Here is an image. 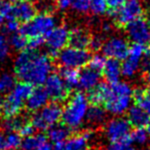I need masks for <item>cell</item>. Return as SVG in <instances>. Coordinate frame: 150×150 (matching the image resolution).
<instances>
[{
    "instance_id": "ee69618b",
    "label": "cell",
    "mask_w": 150,
    "mask_h": 150,
    "mask_svg": "<svg viewBox=\"0 0 150 150\" xmlns=\"http://www.w3.org/2000/svg\"><path fill=\"white\" fill-rule=\"evenodd\" d=\"M142 68L145 71H147V72L150 71V50H146L145 54H144L143 62H142Z\"/></svg>"
},
{
    "instance_id": "60d3db41",
    "label": "cell",
    "mask_w": 150,
    "mask_h": 150,
    "mask_svg": "<svg viewBox=\"0 0 150 150\" xmlns=\"http://www.w3.org/2000/svg\"><path fill=\"white\" fill-rule=\"evenodd\" d=\"M103 45V41L102 38L99 37V36H95V37H92V40H91V44H90V48L93 50H99L102 48Z\"/></svg>"
},
{
    "instance_id": "4dcf8cb0",
    "label": "cell",
    "mask_w": 150,
    "mask_h": 150,
    "mask_svg": "<svg viewBox=\"0 0 150 150\" xmlns=\"http://www.w3.org/2000/svg\"><path fill=\"white\" fill-rule=\"evenodd\" d=\"M148 135L147 131L144 127H136L135 129L131 131L129 133V141L132 144L142 146L148 142Z\"/></svg>"
},
{
    "instance_id": "ab89813d",
    "label": "cell",
    "mask_w": 150,
    "mask_h": 150,
    "mask_svg": "<svg viewBox=\"0 0 150 150\" xmlns=\"http://www.w3.org/2000/svg\"><path fill=\"white\" fill-rule=\"evenodd\" d=\"M34 127L33 125H31V122H26L25 125L22 127V129H20L19 134L22 136V137H27V136H30L32 134H34Z\"/></svg>"
},
{
    "instance_id": "f35d334b",
    "label": "cell",
    "mask_w": 150,
    "mask_h": 150,
    "mask_svg": "<svg viewBox=\"0 0 150 150\" xmlns=\"http://www.w3.org/2000/svg\"><path fill=\"white\" fill-rule=\"evenodd\" d=\"M3 27H4V30L7 34L17 33V32H19L20 29H21V25H20V23L15 19L5 20L4 24H3Z\"/></svg>"
},
{
    "instance_id": "52a82bcc",
    "label": "cell",
    "mask_w": 150,
    "mask_h": 150,
    "mask_svg": "<svg viewBox=\"0 0 150 150\" xmlns=\"http://www.w3.org/2000/svg\"><path fill=\"white\" fill-rule=\"evenodd\" d=\"M143 6L138 0H125L118 9L108 13L118 27H127L143 15Z\"/></svg>"
},
{
    "instance_id": "d6a6232c",
    "label": "cell",
    "mask_w": 150,
    "mask_h": 150,
    "mask_svg": "<svg viewBox=\"0 0 150 150\" xmlns=\"http://www.w3.org/2000/svg\"><path fill=\"white\" fill-rule=\"evenodd\" d=\"M146 47L143 43H137L134 42L129 47V52H127V58H131L136 61H141L143 59L144 54L146 52Z\"/></svg>"
},
{
    "instance_id": "74e56055",
    "label": "cell",
    "mask_w": 150,
    "mask_h": 150,
    "mask_svg": "<svg viewBox=\"0 0 150 150\" xmlns=\"http://www.w3.org/2000/svg\"><path fill=\"white\" fill-rule=\"evenodd\" d=\"M0 15L5 20L13 19V2L7 0H0Z\"/></svg>"
},
{
    "instance_id": "f1b7e54d",
    "label": "cell",
    "mask_w": 150,
    "mask_h": 150,
    "mask_svg": "<svg viewBox=\"0 0 150 150\" xmlns=\"http://www.w3.org/2000/svg\"><path fill=\"white\" fill-rule=\"evenodd\" d=\"M134 100L150 116V97L146 94L145 90H137L134 92Z\"/></svg>"
},
{
    "instance_id": "f5cc1de1",
    "label": "cell",
    "mask_w": 150,
    "mask_h": 150,
    "mask_svg": "<svg viewBox=\"0 0 150 150\" xmlns=\"http://www.w3.org/2000/svg\"><path fill=\"white\" fill-rule=\"evenodd\" d=\"M7 1H9V2H17V1H19V0H7Z\"/></svg>"
},
{
    "instance_id": "6da1fadb",
    "label": "cell",
    "mask_w": 150,
    "mask_h": 150,
    "mask_svg": "<svg viewBox=\"0 0 150 150\" xmlns=\"http://www.w3.org/2000/svg\"><path fill=\"white\" fill-rule=\"evenodd\" d=\"M13 70L21 81L38 86L43 84L52 73V61L48 54L26 48L20 52L15 59Z\"/></svg>"
},
{
    "instance_id": "9f6ffc18",
    "label": "cell",
    "mask_w": 150,
    "mask_h": 150,
    "mask_svg": "<svg viewBox=\"0 0 150 150\" xmlns=\"http://www.w3.org/2000/svg\"><path fill=\"white\" fill-rule=\"evenodd\" d=\"M149 42H150V36H149Z\"/></svg>"
},
{
    "instance_id": "7a4b0ae2",
    "label": "cell",
    "mask_w": 150,
    "mask_h": 150,
    "mask_svg": "<svg viewBox=\"0 0 150 150\" xmlns=\"http://www.w3.org/2000/svg\"><path fill=\"white\" fill-rule=\"evenodd\" d=\"M134 98V90L129 83L116 81L106 83V93L103 101L104 109L115 116L125 114L131 107Z\"/></svg>"
},
{
    "instance_id": "db71d44e",
    "label": "cell",
    "mask_w": 150,
    "mask_h": 150,
    "mask_svg": "<svg viewBox=\"0 0 150 150\" xmlns=\"http://www.w3.org/2000/svg\"><path fill=\"white\" fill-rule=\"evenodd\" d=\"M146 150H150V145L148 146V147H147V149H146Z\"/></svg>"
},
{
    "instance_id": "681fc988",
    "label": "cell",
    "mask_w": 150,
    "mask_h": 150,
    "mask_svg": "<svg viewBox=\"0 0 150 150\" xmlns=\"http://www.w3.org/2000/svg\"><path fill=\"white\" fill-rule=\"evenodd\" d=\"M146 80H147V82H149L150 83V71L149 72H147V75H146Z\"/></svg>"
},
{
    "instance_id": "bcb514c9",
    "label": "cell",
    "mask_w": 150,
    "mask_h": 150,
    "mask_svg": "<svg viewBox=\"0 0 150 150\" xmlns=\"http://www.w3.org/2000/svg\"><path fill=\"white\" fill-rule=\"evenodd\" d=\"M102 29H103V31H104V32L111 31V25L109 23H104V24H103V26H102Z\"/></svg>"
},
{
    "instance_id": "6f0895ef",
    "label": "cell",
    "mask_w": 150,
    "mask_h": 150,
    "mask_svg": "<svg viewBox=\"0 0 150 150\" xmlns=\"http://www.w3.org/2000/svg\"><path fill=\"white\" fill-rule=\"evenodd\" d=\"M138 1H140V0H138Z\"/></svg>"
},
{
    "instance_id": "f907efd6",
    "label": "cell",
    "mask_w": 150,
    "mask_h": 150,
    "mask_svg": "<svg viewBox=\"0 0 150 150\" xmlns=\"http://www.w3.org/2000/svg\"><path fill=\"white\" fill-rule=\"evenodd\" d=\"M146 131H147L148 135L150 136V120H149V122L147 123V129H146Z\"/></svg>"
},
{
    "instance_id": "f6af8a7d",
    "label": "cell",
    "mask_w": 150,
    "mask_h": 150,
    "mask_svg": "<svg viewBox=\"0 0 150 150\" xmlns=\"http://www.w3.org/2000/svg\"><path fill=\"white\" fill-rule=\"evenodd\" d=\"M36 150H54V148H52V144L46 140V141H44Z\"/></svg>"
},
{
    "instance_id": "8992f818",
    "label": "cell",
    "mask_w": 150,
    "mask_h": 150,
    "mask_svg": "<svg viewBox=\"0 0 150 150\" xmlns=\"http://www.w3.org/2000/svg\"><path fill=\"white\" fill-rule=\"evenodd\" d=\"M62 110L59 103L52 102L34 112L31 119V125L38 131H48L50 127L58 125L62 119Z\"/></svg>"
},
{
    "instance_id": "7dc6e473",
    "label": "cell",
    "mask_w": 150,
    "mask_h": 150,
    "mask_svg": "<svg viewBox=\"0 0 150 150\" xmlns=\"http://www.w3.org/2000/svg\"><path fill=\"white\" fill-rule=\"evenodd\" d=\"M3 24H4V18L0 15V30H1V28L3 27Z\"/></svg>"
},
{
    "instance_id": "7bdbcfd3",
    "label": "cell",
    "mask_w": 150,
    "mask_h": 150,
    "mask_svg": "<svg viewBox=\"0 0 150 150\" xmlns=\"http://www.w3.org/2000/svg\"><path fill=\"white\" fill-rule=\"evenodd\" d=\"M72 0H56V5L60 11H66L71 7Z\"/></svg>"
},
{
    "instance_id": "ac0fdd59",
    "label": "cell",
    "mask_w": 150,
    "mask_h": 150,
    "mask_svg": "<svg viewBox=\"0 0 150 150\" xmlns=\"http://www.w3.org/2000/svg\"><path fill=\"white\" fill-rule=\"evenodd\" d=\"M91 40H92V35L83 28L76 27L70 30L68 43L70 44V46L88 50L90 48Z\"/></svg>"
},
{
    "instance_id": "ffe728a7",
    "label": "cell",
    "mask_w": 150,
    "mask_h": 150,
    "mask_svg": "<svg viewBox=\"0 0 150 150\" xmlns=\"http://www.w3.org/2000/svg\"><path fill=\"white\" fill-rule=\"evenodd\" d=\"M127 120L131 125L136 127H144L150 120V116L138 105L129 107L127 110Z\"/></svg>"
},
{
    "instance_id": "e0dca14e",
    "label": "cell",
    "mask_w": 150,
    "mask_h": 150,
    "mask_svg": "<svg viewBox=\"0 0 150 150\" xmlns=\"http://www.w3.org/2000/svg\"><path fill=\"white\" fill-rule=\"evenodd\" d=\"M48 95L45 88L41 86H36L33 88L31 94L29 95L27 101H26V108L32 112H36L42 107H44L48 103Z\"/></svg>"
},
{
    "instance_id": "680465c9",
    "label": "cell",
    "mask_w": 150,
    "mask_h": 150,
    "mask_svg": "<svg viewBox=\"0 0 150 150\" xmlns=\"http://www.w3.org/2000/svg\"><path fill=\"white\" fill-rule=\"evenodd\" d=\"M22 150H23V149H22Z\"/></svg>"
},
{
    "instance_id": "d590c367",
    "label": "cell",
    "mask_w": 150,
    "mask_h": 150,
    "mask_svg": "<svg viewBox=\"0 0 150 150\" xmlns=\"http://www.w3.org/2000/svg\"><path fill=\"white\" fill-rule=\"evenodd\" d=\"M107 150H137L129 139L121 140V141L116 142H110V144L107 147Z\"/></svg>"
},
{
    "instance_id": "9c48e42d",
    "label": "cell",
    "mask_w": 150,
    "mask_h": 150,
    "mask_svg": "<svg viewBox=\"0 0 150 150\" xmlns=\"http://www.w3.org/2000/svg\"><path fill=\"white\" fill-rule=\"evenodd\" d=\"M129 133H131V123L123 117H113L105 122L104 136L109 142L129 139Z\"/></svg>"
},
{
    "instance_id": "1f68e13d",
    "label": "cell",
    "mask_w": 150,
    "mask_h": 150,
    "mask_svg": "<svg viewBox=\"0 0 150 150\" xmlns=\"http://www.w3.org/2000/svg\"><path fill=\"white\" fill-rule=\"evenodd\" d=\"M90 11L95 16H103L108 13L107 0H90Z\"/></svg>"
},
{
    "instance_id": "ba28073f",
    "label": "cell",
    "mask_w": 150,
    "mask_h": 150,
    "mask_svg": "<svg viewBox=\"0 0 150 150\" xmlns=\"http://www.w3.org/2000/svg\"><path fill=\"white\" fill-rule=\"evenodd\" d=\"M58 62L63 68H83L88 63L91 54L88 50L66 46L58 54Z\"/></svg>"
},
{
    "instance_id": "2e32d148",
    "label": "cell",
    "mask_w": 150,
    "mask_h": 150,
    "mask_svg": "<svg viewBox=\"0 0 150 150\" xmlns=\"http://www.w3.org/2000/svg\"><path fill=\"white\" fill-rule=\"evenodd\" d=\"M101 80V73L97 70H94L91 67H83L81 71H79L78 77V88L83 92H91L94 90Z\"/></svg>"
},
{
    "instance_id": "603a6c76",
    "label": "cell",
    "mask_w": 150,
    "mask_h": 150,
    "mask_svg": "<svg viewBox=\"0 0 150 150\" xmlns=\"http://www.w3.org/2000/svg\"><path fill=\"white\" fill-rule=\"evenodd\" d=\"M69 131L70 129L66 125L58 123L47 131V138L54 144L61 143V142H64L69 137Z\"/></svg>"
},
{
    "instance_id": "4fadbf2b",
    "label": "cell",
    "mask_w": 150,
    "mask_h": 150,
    "mask_svg": "<svg viewBox=\"0 0 150 150\" xmlns=\"http://www.w3.org/2000/svg\"><path fill=\"white\" fill-rule=\"evenodd\" d=\"M94 136L92 131H84L72 137H68L64 142L54 144L52 148L54 150H88Z\"/></svg>"
},
{
    "instance_id": "9a60e30c",
    "label": "cell",
    "mask_w": 150,
    "mask_h": 150,
    "mask_svg": "<svg viewBox=\"0 0 150 150\" xmlns=\"http://www.w3.org/2000/svg\"><path fill=\"white\" fill-rule=\"evenodd\" d=\"M37 13V6L32 0H19L13 3V19L20 24H25Z\"/></svg>"
},
{
    "instance_id": "83f0119b",
    "label": "cell",
    "mask_w": 150,
    "mask_h": 150,
    "mask_svg": "<svg viewBox=\"0 0 150 150\" xmlns=\"http://www.w3.org/2000/svg\"><path fill=\"white\" fill-rule=\"evenodd\" d=\"M16 83V77L13 74L3 73L0 75V97L8 94Z\"/></svg>"
},
{
    "instance_id": "11a10c76",
    "label": "cell",
    "mask_w": 150,
    "mask_h": 150,
    "mask_svg": "<svg viewBox=\"0 0 150 150\" xmlns=\"http://www.w3.org/2000/svg\"><path fill=\"white\" fill-rule=\"evenodd\" d=\"M149 24H150V13H149Z\"/></svg>"
},
{
    "instance_id": "44dd1931",
    "label": "cell",
    "mask_w": 150,
    "mask_h": 150,
    "mask_svg": "<svg viewBox=\"0 0 150 150\" xmlns=\"http://www.w3.org/2000/svg\"><path fill=\"white\" fill-rule=\"evenodd\" d=\"M104 77L108 83L116 82L121 76V64L118 60L115 59H108L103 69Z\"/></svg>"
},
{
    "instance_id": "7c38bea8",
    "label": "cell",
    "mask_w": 150,
    "mask_h": 150,
    "mask_svg": "<svg viewBox=\"0 0 150 150\" xmlns=\"http://www.w3.org/2000/svg\"><path fill=\"white\" fill-rule=\"evenodd\" d=\"M129 43L122 37L114 36L109 39H107L105 42H103L102 52L105 57L109 59H115V60H125L127 57L129 52Z\"/></svg>"
},
{
    "instance_id": "f546056e",
    "label": "cell",
    "mask_w": 150,
    "mask_h": 150,
    "mask_svg": "<svg viewBox=\"0 0 150 150\" xmlns=\"http://www.w3.org/2000/svg\"><path fill=\"white\" fill-rule=\"evenodd\" d=\"M28 41H29V39L23 33L19 31L17 33L11 34V39H9V44L15 50L22 52V50H26L28 47Z\"/></svg>"
},
{
    "instance_id": "7402d4cb",
    "label": "cell",
    "mask_w": 150,
    "mask_h": 150,
    "mask_svg": "<svg viewBox=\"0 0 150 150\" xmlns=\"http://www.w3.org/2000/svg\"><path fill=\"white\" fill-rule=\"evenodd\" d=\"M106 112L104 108L100 105H93L92 107L90 106L86 115V121L93 125H100L105 122L106 120Z\"/></svg>"
},
{
    "instance_id": "8fae6325",
    "label": "cell",
    "mask_w": 150,
    "mask_h": 150,
    "mask_svg": "<svg viewBox=\"0 0 150 150\" xmlns=\"http://www.w3.org/2000/svg\"><path fill=\"white\" fill-rule=\"evenodd\" d=\"M44 86L48 98L52 102H62V101L68 99L70 94V88L67 86L61 75L58 73H50L48 77L44 81Z\"/></svg>"
},
{
    "instance_id": "cb8c5ba5",
    "label": "cell",
    "mask_w": 150,
    "mask_h": 150,
    "mask_svg": "<svg viewBox=\"0 0 150 150\" xmlns=\"http://www.w3.org/2000/svg\"><path fill=\"white\" fill-rule=\"evenodd\" d=\"M47 138L42 134H32L27 137H24L22 140V149L23 150H36Z\"/></svg>"
},
{
    "instance_id": "d4e9b609",
    "label": "cell",
    "mask_w": 150,
    "mask_h": 150,
    "mask_svg": "<svg viewBox=\"0 0 150 150\" xmlns=\"http://www.w3.org/2000/svg\"><path fill=\"white\" fill-rule=\"evenodd\" d=\"M61 77L65 81L70 90L78 86V77H79V71L73 68H63L61 70Z\"/></svg>"
},
{
    "instance_id": "30bf717a",
    "label": "cell",
    "mask_w": 150,
    "mask_h": 150,
    "mask_svg": "<svg viewBox=\"0 0 150 150\" xmlns=\"http://www.w3.org/2000/svg\"><path fill=\"white\" fill-rule=\"evenodd\" d=\"M70 30L65 25H58L44 37L50 56H57L69 43Z\"/></svg>"
},
{
    "instance_id": "5bb4252c",
    "label": "cell",
    "mask_w": 150,
    "mask_h": 150,
    "mask_svg": "<svg viewBox=\"0 0 150 150\" xmlns=\"http://www.w3.org/2000/svg\"><path fill=\"white\" fill-rule=\"evenodd\" d=\"M127 34L133 42L145 43L149 40L150 36V24L146 20L139 18L125 27Z\"/></svg>"
},
{
    "instance_id": "836d02e7",
    "label": "cell",
    "mask_w": 150,
    "mask_h": 150,
    "mask_svg": "<svg viewBox=\"0 0 150 150\" xmlns=\"http://www.w3.org/2000/svg\"><path fill=\"white\" fill-rule=\"evenodd\" d=\"M106 61H107V59L104 54H95L94 56H91L88 65V67H91V68L94 69V70H97V71H99V72H101V71H103V69H104Z\"/></svg>"
},
{
    "instance_id": "e575fe53",
    "label": "cell",
    "mask_w": 150,
    "mask_h": 150,
    "mask_svg": "<svg viewBox=\"0 0 150 150\" xmlns=\"http://www.w3.org/2000/svg\"><path fill=\"white\" fill-rule=\"evenodd\" d=\"M11 46L6 36L0 34V62H4L11 54Z\"/></svg>"
},
{
    "instance_id": "4316f807",
    "label": "cell",
    "mask_w": 150,
    "mask_h": 150,
    "mask_svg": "<svg viewBox=\"0 0 150 150\" xmlns=\"http://www.w3.org/2000/svg\"><path fill=\"white\" fill-rule=\"evenodd\" d=\"M139 61L133 60L131 58H125L123 60L122 64H121V75H123L125 77H133L134 75L137 73V71L139 70Z\"/></svg>"
},
{
    "instance_id": "c3c4849f",
    "label": "cell",
    "mask_w": 150,
    "mask_h": 150,
    "mask_svg": "<svg viewBox=\"0 0 150 150\" xmlns=\"http://www.w3.org/2000/svg\"><path fill=\"white\" fill-rule=\"evenodd\" d=\"M2 114V100H1V97H0V115Z\"/></svg>"
},
{
    "instance_id": "277c9868",
    "label": "cell",
    "mask_w": 150,
    "mask_h": 150,
    "mask_svg": "<svg viewBox=\"0 0 150 150\" xmlns=\"http://www.w3.org/2000/svg\"><path fill=\"white\" fill-rule=\"evenodd\" d=\"M33 86L28 82L20 81L15 84L13 90L2 100V113L5 117L16 116L21 113L26 104Z\"/></svg>"
},
{
    "instance_id": "3957f363",
    "label": "cell",
    "mask_w": 150,
    "mask_h": 150,
    "mask_svg": "<svg viewBox=\"0 0 150 150\" xmlns=\"http://www.w3.org/2000/svg\"><path fill=\"white\" fill-rule=\"evenodd\" d=\"M90 101L83 92H76L68 99L62 110L63 125L69 129H78L86 121Z\"/></svg>"
},
{
    "instance_id": "d6986e66",
    "label": "cell",
    "mask_w": 150,
    "mask_h": 150,
    "mask_svg": "<svg viewBox=\"0 0 150 150\" xmlns=\"http://www.w3.org/2000/svg\"><path fill=\"white\" fill-rule=\"evenodd\" d=\"M22 145V136L17 132H0V150H18Z\"/></svg>"
},
{
    "instance_id": "816d5d0a",
    "label": "cell",
    "mask_w": 150,
    "mask_h": 150,
    "mask_svg": "<svg viewBox=\"0 0 150 150\" xmlns=\"http://www.w3.org/2000/svg\"><path fill=\"white\" fill-rule=\"evenodd\" d=\"M145 92H146V94H147V95H148V96H149V97H150V86H148V88H146V90H145Z\"/></svg>"
},
{
    "instance_id": "5b68a950",
    "label": "cell",
    "mask_w": 150,
    "mask_h": 150,
    "mask_svg": "<svg viewBox=\"0 0 150 150\" xmlns=\"http://www.w3.org/2000/svg\"><path fill=\"white\" fill-rule=\"evenodd\" d=\"M58 24V20L52 11H41L36 13L32 20L21 26L20 32L28 39L44 38Z\"/></svg>"
},
{
    "instance_id": "b9f144b4",
    "label": "cell",
    "mask_w": 150,
    "mask_h": 150,
    "mask_svg": "<svg viewBox=\"0 0 150 150\" xmlns=\"http://www.w3.org/2000/svg\"><path fill=\"white\" fill-rule=\"evenodd\" d=\"M125 1V0H107V2H108V13L118 9L123 4Z\"/></svg>"
},
{
    "instance_id": "484cf974",
    "label": "cell",
    "mask_w": 150,
    "mask_h": 150,
    "mask_svg": "<svg viewBox=\"0 0 150 150\" xmlns=\"http://www.w3.org/2000/svg\"><path fill=\"white\" fill-rule=\"evenodd\" d=\"M27 121L21 117L20 115H16V116H11V117H6L5 120L3 121V129L6 132H17L19 133L20 129H22L25 123Z\"/></svg>"
},
{
    "instance_id": "8d00e7d4",
    "label": "cell",
    "mask_w": 150,
    "mask_h": 150,
    "mask_svg": "<svg viewBox=\"0 0 150 150\" xmlns=\"http://www.w3.org/2000/svg\"><path fill=\"white\" fill-rule=\"evenodd\" d=\"M71 8L78 13H86L90 11V0H72Z\"/></svg>"
}]
</instances>
